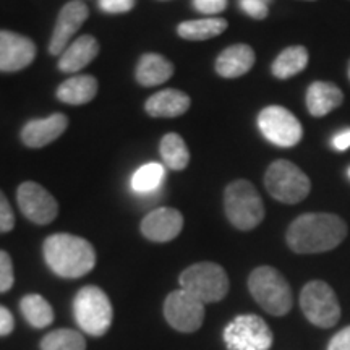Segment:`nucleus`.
<instances>
[{
  "mask_svg": "<svg viewBox=\"0 0 350 350\" xmlns=\"http://www.w3.org/2000/svg\"><path fill=\"white\" fill-rule=\"evenodd\" d=\"M227 29V21L224 18H201L182 21L177 26L178 36L187 41H206L216 38Z\"/></svg>",
  "mask_w": 350,
  "mask_h": 350,
  "instance_id": "25",
  "label": "nucleus"
},
{
  "mask_svg": "<svg viewBox=\"0 0 350 350\" xmlns=\"http://www.w3.org/2000/svg\"><path fill=\"white\" fill-rule=\"evenodd\" d=\"M13 227H15V214H13L7 196L0 190V234L10 232Z\"/></svg>",
  "mask_w": 350,
  "mask_h": 350,
  "instance_id": "31",
  "label": "nucleus"
},
{
  "mask_svg": "<svg viewBox=\"0 0 350 350\" xmlns=\"http://www.w3.org/2000/svg\"><path fill=\"white\" fill-rule=\"evenodd\" d=\"M191 106V100L188 94L178 90H163L159 93L152 94L144 104L148 116L159 117V119H172V117H180Z\"/></svg>",
  "mask_w": 350,
  "mask_h": 350,
  "instance_id": "20",
  "label": "nucleus"
},
{
  "mask_svg": "<svg viewBox=\"0 0 350 350\" xmlns=\"http://www.w3.org/2000/svg\"><path fill=\"white\" fill-rule=\"evenodd\" d=\"M15 282V274H13V262L7 252L0 250V294L8 292Z\"/></svg>",
  "mask_w": 350,
  "mask_h": 350,
  "instance_id": "30",
  "label": "nucleus"
},
{
  "mask_svg": "<svg viewBox=\"0 0 350 350\" xmlns=\"http://www.w3.org/2000/svg\"><path fill=\"white\" fill-rule=\"evenodd\" d=\"M88 16H90V10L80 0H72V2L65 3L57 16L54 33H52L49 42V52L52 55H60L67 49L70 39L81 28Z\"/></svg>",
  "mask_w": 350,
  "mask_h": 350,
  "instance_id": "14",
  "label": "nucleus"
},
{
  "mask_svg": "<svg viewBox=\"0 0 350 350\" xmlns=\"http://www.w3.org/2000/svg\"><path fill=\"white\" fill-rule=\"evenodd\" d=\"M16 201L21 213L34 224H51L59 214V204L54 196L36 182H23L16 190Z\"/></svg>",
  "mask_w": 350,
  "mask_h": 350,
  "instance_id": "12",
  "label": "nucleus"
},
{
  "mask_svg": "<svg viewBox=\"0 0 350 350\" xmlns=\"http://www.w3.org/2000/svg\"><path fill=\"white\" fill-rule=\"evenodd\" d=\"M273 331L258 314H240L224 329L227 350H269Z\"/></svg>",
  "mask_w": 350,
  "mask_h": 350,
  "instance_id": "9",
  "label": "nucleus"
},
{
  "mask_svg": "<svg viewBox=\"0 0 350 350\" xmlns=\"http://www.w3.org/2000/svg\"><path fill=\"white\" fill-rule=\"evenodd\" d=\"M36 44L23 34L0 29V72H20L33 64Z\"/></svg>",
  "mask_w": 350,
  "mask_h": 350,
  "instance_id": "13",
  "label": "nucleus"
},
{
  "mask_svg": "<svg viewBox=\"0 0 350 350\" xmlns=\"http://www.w3.org/2000/svg\"><path fill=\"white\" fill-rule=\"evenodd\" d=\"M344 100V93L339 86L329 81H314L308 86L305 103L313 117H325L338 109Z\"/></svg>",
  "mask_w": 350,
  "mask_h": 350,
  "instance_id": "19",
  "label": "nucleus"
},
{
  "mask_svg": "<svg viewBox=\"0 0 350 350\" xmlns=\"http://www.w3.org/2000/svg\"><path fill=\"white\" fill-rule=\"evenodd\" d=\"M265 185L274 200L286 204L300 203L312 190L308 175L287 159L274 161L269 165L265 175Z\"/></svg>",
  "mask_w": 350,
  "mask_h": 350,
  "instance_id": "5",
  "label": "nucleus"
},
{
  "mask_svg": "<svg viewBox=\"0 0 350 350\" xmlns=\"http://www.w3.org/2000/svg\"><path fill=\"white\" fill-rule=\"evenodd\" d=\"M73 314L78 326L90 336L106 334L112 323V305L106 292L96 286L80 288L73 300Z\"/></svg>",
  "mask_w": 350,
  "mask_h": 350,
  "instance_id": "6",
  "label": "nucleus"
},
{
  "mask_svg": "<svg viewBox=\"0 0 350 350\" xmlns=\"http://www.w3.org/2000/svg\"><path fill=\"white\" fill-rule=\"evenodd\" d=\"M226 216L235 229L252 230L265 219V204L252 182L234 180L224 191Z\"/></svg>",
  "mask_w": 350,
  "mask_h": 350,
  "instance_id": "4",
  "label": "nucleus"
},
{
  "mask_svg": "<svg viewBox=\"0 0 350 350\" xmlns=\"http://www.w3.org/2000/svg\"><path fill=\"white\" fill-rule=\"evenodd\" d=\"M159 151L164 164L172 170H183L190 163V151L183 138L177 133L164 135L161 139Z\"/></svg>",
  "mask_w": 350,
  "mask_h": 350,
  "instance_id": "26",
  "label": "nucleus"
},
{
  "mask_svg": "<svg viewBox=\"0 0 350 350\" xmlns=\"http://www.w3.org/2000/svg\"><path fill=\"white\" fill-rule=\"evenodd\" d=\"M191 3L195 10L203 15H217L227 8V0H193Z\"/></svg>",
  "mask_w": 350,
  "mask_h": 350,
  "instance_id": "33",
  "label": "nucleus"
},
{
  "mask_svg": "<svg viewBox=\"0 0 350 350\" xmlns=\"http://www.w3.org/2000/svg\"><path fill=\"white\" fill-rule=\"evenodd\" d=\"M347 237V226L336 214L306 213L288 226L286 242L300 255L334 250Z\"/></svg>",
  "mask_w": 350,
  "mask_h": 350,
  "instance_id": "1",
  "label": "nucleus"
},
{
  "mask_svg": "<svg viewBox=\"0 0 350 350\" xmlns=\"http://www.w3.org/2000/svg\"><path fill=\"white\" fill-rule=\"evenodd\" d=\"M300 306L305 318L323 329L332 327L340 318V305L336 292L325 281H312L301 288Z\"/></svg>",
  "mask_w": 350,
  "mask_h": 350,
  "instance_id": "8",
  "label": "nucleus"
},
{
  "mask_svg": "<svg viewBox=\"0 0 350 350\" xmlns=\"http://www.w3.org/2000/svg\"><path fill=\"white\" fill-rule=\"evenodd\" d=\"M248 291L256 304L273 317H284L291 312L294 297L286 278L271 266L253 269L248 278Z\"/></svg>",
  "mask_w": 350,
  "mask_h": 350,
  "instance_id": "3",
  "label": "nucleus"
},
{
  "mask_svg": "<svg viewBox=\"0 0 350 350\" xmlns=\"http://www.w3.org/2000/svg\"><path fill=\"white\" fill-rule=\"evenodd\" d=\"M20 310L29 325L34 327H46L54 321V310L49 301L38 294H29L20 301Z\"/></svg>",
  "mask_w": 350,
  "mask_h": 350,
  "instance_id": "27",
  "label": "nucleus"
},
{
  "mask_svg": "<svg viewBox=\"0 0 350 350\" xmlns=\"http://www.w3.org/2000/svg\"><path fill=\"white\" fill-rule=\"evenodd\" d=\"M258 129L269 143L279 148L297 146L304 137L299 119L282 106H268L258 116Z\"/></svg>",
  "mask_w": 350,
  "mask_h": 350,
  "instance_id": "10",
  "label": "nucleus"
},
{
  "mask_svg": "<svg viewBox=\"0 0 350 350\" xmlns=\"http://www.w3.org/2000/svg\"><path fill=\"white\" fill-rule=\"evenodd\" d=\"M255 60V51L248 44H234L219 54L214 67L219 77L239 78L250 72Z\"/></svg>",
  "mask_w": 350,
  "mask_h": 350,
  "instance_id": "17",
  "label": "nucleus"
},
{
  "mask_svg": "<svg viewBox=\"0 0 350 350\" xmlns=\"http://www.w3.org/2000/svg\"><path fill=\"white\" fill-rule=\"evenodd\" d=\"M174 75V65L159 54H144L138 60L135 78L142 86L163 85Z\"/></svg>",
  "mask_w": 350,
  "mask_h": 350,
  "instance_id": "22",
  "label": "nucleus"
},
{
  "mask_svg": "<svg viewBox=\"0 0 350 350\" xmlns=\"http://www.w3.org/2000/svg\"><path fill=\"white\" fill-rule=\"evenodd\" d=\"M180 288L203 304H214L229 292V278L216 262H196L180 274Z\"/></svg>",
  "mask_w": 350,
  "mask_h": 350,
  "instance_id": "7",
  "label": "nucleus"
},
{
  "mask_svg": "<svg viewBox=\"0 0 350 350\" xmlns=\"http://www.w3.org/2000/svg\"><path fill=\"white\" fill-rule=\"evenodd\" d=\"M98 94V80L91 75H77L57 88V98L70 106H83Z\"/></svg>",
  "mask_w": 350,
  "mask_h": 350,
  "instance_id": "21",
  "label": "nucleus"
},
{
  "mask_svg": "<svg viewBox=\"0 0 350 350\" xmlns=\"http://www.w3.org/2000/svg\"><path fill=\"white\" fill-rule=\"evenodd\" d=\"M137 0H99L98 5L104 13L109 15H120V13H126L133 10Z\"/></svg>",
  "mask_w": 350,
  "mask_h": 350,
  "instance_id": "32",
  "label": "nucleus"
},
{
  "mask_svg": "<svg viewBox=\"0 0 350 350\" xmlns=\"http://www.w3.org/2000/svg\"><path fill=\"white\" fill-rule=\"evenodd\" d=\"M327 350H350V326L344 327L329 340Z\"/></svg>",
  "mask_w": 350,
  "mask_h": 350,
  "instance_id": "34",
  "label": "nucleus"
},
{
  "mask_svg": "<svg viewBox=\"0 0 350 350\" xmlns=\"http://www.w3.org/2000/svg\"><path fill=\"white\" fill-rule=\"evenodd\" d=\"M42 350H85L86 340L78 331L57 329L44 336L41 340Z\"/></svg>",
  "mask_w": 350,
  "mask_h": 350,
  "instance_id": "28",
  "label": "nucleus"
},
{
  "mask_svg": "<svg viewBox=\"0 0 350 350\" xmlns=\"http://www.w3.org/2000/svg\"><path fill=\"white\" fill-rule=\"evenodd\" d=\"M183 216L174 208H157L142 221V234L151 242H170L182 232Z\"/></svg>",
  "mask_w": 350,
  "mask_h": 350,
  "instance_id": "15",
  "label": "nucleus"
},
{
  "mask_svg": "<svg viewBox=\"0 0 350 350\" xmlns=\"http://www.w3.org/2000/svg\"><path fill=\"white\" fill-rule=\"evenodd\" d=\"M347 77H349V81H350V60H349V65H347Z\"/></svg>",
  "mask_w": 350,
  "mask_h": 350,
  "instance_id": "37",
  "label": "nucleus"
},
{
  "mask_svg": "<svg viewBox=\"0 0 350 350\" xmlns=\"http://www.w3.org/2000/svg\"><path fill=\"white\" fill-rule=\"evenodd\" d=\"M349 177H350V169H349Z\"/></svg>",
  "mask_w": 350,
  "mask_h": 350,
  "instance_id": "38",
  "label": "nucleus"
},
{
  "mask_svg": "<svg viewBox=\"0 0 350 350\" xmlns=\"http://www.w3.org/2000/svg\"><path fill=\"white\" fill-rule=\"evenodd\" d=\"M165 180V167L161 163H146L131 175L130 187L137 195L150 196L157 193Z\"/></svg>",
  "mask_w": 350,
  "mask_h": 350,
  "instance_id": "24",
  "label": "nucleus"
},
{
  "mask_svg": "<svg viewBox=\"0 0 350 350\" xmlns=\"http://www.w3.org/2000/svg\"><path fill=\"white\" fill-rule=\"evenodd\" d=\"M68 119L64 113H52L46 119H34L21 130V142L28 148H44L67 130Z\"/></svg>",
  "mask_w": 350,
  "mask_h": 350,
  "instance_id": "16",
  "label": "nucleus"
},
{
  "mask_svg": "<svg viewBox=\"0 0 350 350\" xmlns=\"http://www.w3.org/2000/svg\"><path fill=\"white\" fill-rule=\"evenodd\" d=\"M308 51L304 46H291L275 57L271 72L279 80H287L299 75L308 65Z\"/></svg>",
  "mask_w": 350,
  "mask_h": 350,
  "instance_id": "23",
  "label": "nucleus"
},
{
  "mask_svg": "<svg viewBox=\"0 0 350 350\" xmlns=\"http://www.w3.org/2000/svg\"><path fill=\"white\" fill-rule=\"evenodd\" d=\"M44 260L57 275L77 279L96 265V252L88 240L72 234H54L44 242Z\"/></svg>",
  "mask_w": 350,
  "mask_h": 350,
  "instance_id": "2",
  "label": "nucleus"
},
{
  "mask_svg": "<svg viewBox=\"0 0 350 350\" xmlns=\"http://www.w3.org/2000/svg\"><path fill=\"white\" fill-rule=\"evenodd\" d=\"M164 317L174 329L193 332L203 325L204 304L183 288H178L165 299Z\"/></svg>",
  "mask_w": 350,
  "mask_h": 350,
  "instance_id": "11",
  "label": "nucleus"
},
{
  "mask_svg": "<svg viewBox=\"0 0 350 350\" xmlns=\"http://www.w3.org/2000/svg\"><path fill=\"white\" fill-rule=\"evenodd\" d=\"M332 148L338 151H345L350 148V129H342L332 137Z\"/></svg>",
  "mask_w": 350,
  "mask_h": 350,
  "instance_id": "36",
  "label": "nucleus"
},
{
  "mask_svg": "<svg viewBox=\"0 0 350 350\" xmlns=\"http://www.w3.org/2000/svg\"><path fill=\"white\" fill-rule=\"evenodd\" d=\"M273 0H239V5L245 15L253 20H265L269 15V5Z\"/></svg>",
  "mask_w": 350,
  "mask_h": 350,
  "instance_id": "29",
  "label": "nucleus"
},
{
  "mask_svg": "<svg viewBox=\"0 0 350 350\" xmlns=\"http://www.w3.org/2000/svg\"><path fill=\"white\" fill-rule=\"evenodd\" d=\"M15 327L13 314L8 312L5 306L0 305V336H8Z\"/></svg>",
  "mask_w": 350,
  "mask_h": 350,
  "instance_id": "35",
  "label": "nucleus"
},
{
  "mask_svg": "<svg viewBox=\"0 0 350 350\" xmlns=\"http://www.w3.org/2000/svg\"><path fill=\"white\" fill-rule=\"evenodd\" d=\"M99 54L98 39L91 34H85L75 39L70 46L62 52L59 60V70L64 73H77L88 67L96 55Z\"/></svg>",
  "mask_w": 350,
  "mask_h": 350,
  "instance_id": "18",
  "label": "nucleus"
}]
</instances>
